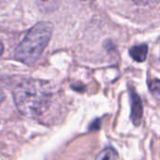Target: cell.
Listing matches in <instances>:
<instances>
[{
  "label": "cell",
  "mask_w": 160,
  "mask_h": 160,
  "mask_svg": "<svg viewBox=\"0 0 160 160\" xmlns=\"http://www.w3.org/2000/svg\"><path fill=\"white\" fill-rule=\"evenodd\" d=\"M51 92L48 85L37 79H27L13 91V99L18 110L27 117L42 115L50 106Z\"/></svg>",
  "instance_id": "cell-1"
},
{
  "label": "cell",
  "mask_w": 160,
  "mask_h": 160,
  "mask_svg": "<svg viewBox=\"0 0 160 160\" xmlns=\"http://www.w3.org/2000/svg\"><path fill=\"white\" fill-rule=\"evenodd\" d=\"M128 1H131L132 3H134L138 6H144L148 3L149 0H128Z\"/></svg>",
  "instance_id": "cell-7"
},
{
  "label": "cell",
  "mask_w": 160,
  "mask_h": 160,
  "mask_svg": "<svg viewBox=\"0 0 160 160\" xmlns=\"http://www.w3.org/2000/svg\"><path fill=\"white\" fill-rule=\"evenodd\" d=\"M53 32L49 22H40L31 28L15 50V58L25 64L35 63L47 46Z\"/></svg>",
  "instance_id": "cell-2"
},
{
  "label": "cell",
  "mask_w": 160,
  "mask_h": 160,
  "mask_svg": "<svg viewBox=\"0 0 160 160\" xmlns=\"http://www.w3.org/2000/svg\"><path fill=\"white\" fill-rule=\"evenodd\" d=\"M60 4V0H37V5L43 12L49 13L56 11Z\"/></svg>",
  "instance_id": "cell-5"
},
{
  "label": "cell",
  "mask_w": 160,
  "mask_h": 160,
  "mask_svg": "<svg viewBox=\"0 0 160 160\" xmlns=\"http://www.w3.org/2000/svg\"><path fill=\"white\" fill-rule=\"evenodd\" d=\"M4 100V94H3V92H2V91L0 90V104L2 103V101Z\"/></svg>",
  "instance_id": "cell-8"
},
{
  "label": "cell",
  "mask_w": 160,
  "mask_h": 160,
  "mask_svg": "<svg viewBox=\"0 0 160 160\" xmlns=\"http://www.w3.org/2000/svg\"><path fill=\"white\" fill-rule=\"evenodd\" d=\"M95 160H118V153L113 148L108 147L96 155Z\"/></svg>",
  "instance_id": "cell-6"
},
{
  "label": "cell",
  "mask_w": 160,
  "mask_h": 160,
  "mask_svg": "<svg viewBox=\"0 0 160 160\" xmlns=\"http://www.w3.org/2000/svg\"><path fill=\"white\" fill-rule=\"evenodd\" d=\"M130 99H131V119L135 125H138L142 120V114H143L141 100L134 91L130 92Z\"/></svg>",
  "instance_id": "cell-3"
},
{
  "label": "cell",
  "mask_w": 160,
  "mask_h": 160,
  "mask_svg": "<svg viewBox=\"0 0 160 160\" xmlns=\"http://www.w3.org/2000/svg\"><path fill=\"white\" fill-rule=\"evenodd\" d=\"M3 50H4V47H3V43L0 41V55L3 53Z\"/></svg>",
  "instance_id": "cell-9"
},
{
  "label": "cell",
  "mask_w": 160,
  "mask_h": 160,
  "mask_svg": "<svg viewBox=\"0 0 160 160\" xmlns=\"http://www.w3.org/2000/svg\"><path fill=\"white\" fill-rule=\"evenodd\" d=\"M129 54L131 58L138 62H142L146 59L148 54V46L146 44H138L134 45L130 48Z\"/></svg>",
  "instance_id": "cell-4"
}]
</instances>
